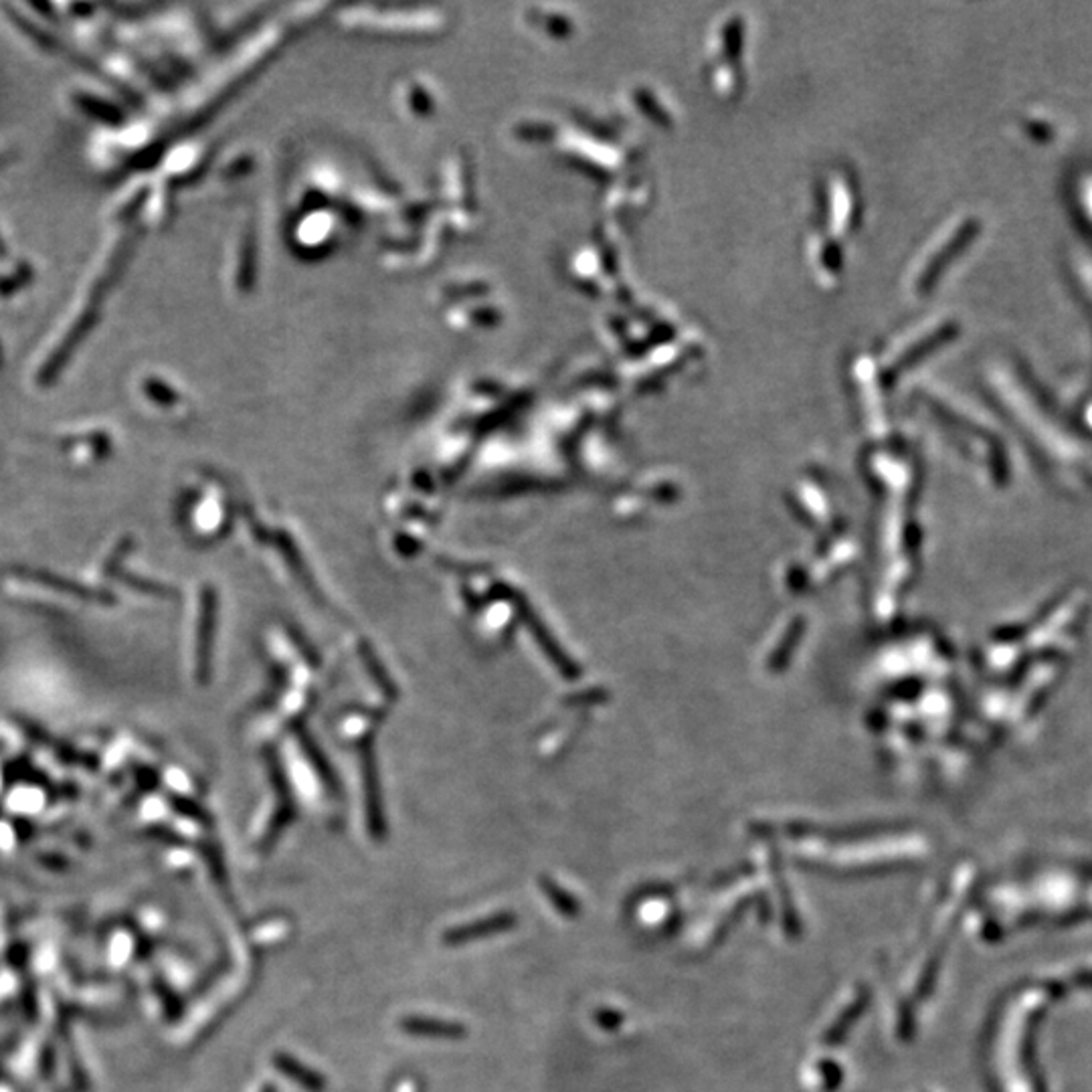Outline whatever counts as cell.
<instances>
[{"label": "cell", "instance_id": "cell-1", "mask_svg": "<svg viewBox=\"0 0 1092 1092\" xmlns=\"http://www.w3.org/2000/svg\"><path fill=\"white\" fill-rule=\"evenodd\" d=\"M517 924L518 916L515 912H496V914L484 916L474 923L459 924V926L445 931L442 941H444L445 947H462V945L488 939V936L508 933Z\"/></svg>", "mask_w": 1092, "mask_h": 1092}, {"label": "cell", "instance_id": "cell-2", "mask_svg": "<svg viewBox=\"0 0 1092 1092\" xmlns=\"http://www.w3.org/2000/svg\"><path fill=\"white\" fill-rule=\"evenodd\" d=\"M399 1028L413 1038H425V1040L454 1042V1040H464L468 1036L466 1026L432 1016H407L399 1021Z\"/></svg>", "mask_w": 1092, "mask_h": 1092}, {"label": "cell", "instance_id": "cell-3", "mask_svg": "<svg viewBox=\"0 0 1092 1092\" xmlns=\"http://www.w3.org/2000/svg\"><path fill=\"white\" fill-rule=\"evenodd\" d=\"M274 1067H276L277 1072L282 1077H286L288 1081L296 1082L300 1086L301 1091L306 1092H325L326 1091V1079L316 1072V1070L301 1064L298 1058L289 1057V1054H284L279 1052L276 1057L272 1058Z\"/></svg>", "mask_w": 1092, "mask_h": 1092}, {"label": "cell", "instance_id": "cell-4", "mask_svg": "<svg viewBox=\"0 0 1092 1092\" xmlns=\"http://www.w3.org/2000/svg\"><path fill=\"white\" fill-rule=\"evenodd\" d=\"M542 890H544V894H547V897H549V899L556 904V909H559V911H573V907H575L573 901H571L566 894H563L561 890L556 889L552 882H547V880H544V882H542Z\"/></svg>", "mask_w": 1092, "mask_h": 1092}, {"label": "cell", "instance_id": "cell-5", "mask_svg": "<svg viewBox=\"0 0 1092 1092\" xmlns=\"http://www.w3.org/2000/svg\"><path fill=\"white\" fill-rule=\"evenodd\" d=\"M262 1092H277V1089L276 1086H274V1084H265L264 1091Z\"/></svg>", "mask_w": 1092, "mask_h": 1092}]
</instances>
